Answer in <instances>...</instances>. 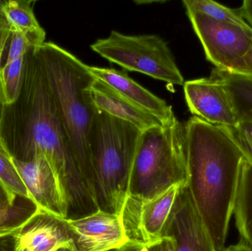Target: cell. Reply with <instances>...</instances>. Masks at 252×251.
Masks as SVG:
<instances>
[{
  "label": "cell",
  "instance_id": "7",
  "mask_svg": "<svg viewBox=\"0 0 252 251\" xmlns=\"http://www.w3.org/2000/svg\"><path fill=\"white\" fill-rule=\"evenodd\" d=\"M187 185L175 183L153 196L127 195L121 217L129 243L148 249L161 244L181 190Z\"/></svg>",
  "mask_w": 252,
  "mask_h": 251
},
{
  "label": "cell",
  "instance_id": "35",
  "mask_svg": "<svg viewBox=\"0 0 252 251\" xmlns=\"http://www.w3.org/2000/svg\"></svg>",
  "mask_w": 252,
  "mask_h": 251
},
{
  "label": "cell",
  "instance_id": "20",
  "mask_svg": "<svg viewBox=\"0 0 252 251\" xmlns=\"http://www.w3.org/2000/svg\"><path fill=\"white\" fill-rule=\"evenodd\" d=\"M187 13L193 12L206 15L220 22L235 24L243 28H251L248 24L238 14L236 10L212 0H184Z\"/></svg>",
  "mask_w": 252,
  "mask_h": 251
},
{
  "label": "cell",
  "instance_id": "31",
  "mask_svg": "<svg viewBox=\"0 0 252 251\" xmlns=\"http://www.w3.org/2000/svg\"><path fill=\"white\" fill-rule=\"evenodd\" d=\"M116 251H149V249L146 248L142 247V246H136V245L128 243L122 249Z\"/></svg>",
  "mask_w": 252,
  "mask_h": 251
},
{
  "label": "cell",
  "instance_id": "23",
  "mask_svg": "<svg viewBox=\"0 0 252 251\" xmlns=\"http://www.w3.org/2000/svg\"><path fill=\"white\" fill-rule=\"evenodd\" d=\"M10 37L11 41L5 63H11L19 57H24L29 49L32 47L28 38L20 32H12Z\"/></svg>",
  "mask_w": 252,
  "mask_h": 251
},
{
  "label": "cell",
  "instance_id": "18",
  "mask_svg": "<svg viewBox=\"0 0 252 251\" xmlns=\"http://www.w3.org/2000/svg\"><path fill=\"white\" fill-rule=\"evenodd\" d=\"M210 76L219 80L226 87L238 120L243 116L252 115V78L216 68Z\"/></svg>",
  "mask_w": 252,
  "mask_h": 251
},
{
  "label": "cell",
  "instance_id": "29",
  "mask_svg": "<svg viewBox=\"0 0 252 251\" xmlns=\"http://www.w3.org/2000/svg\"><path fill=\"white\" fill-rule=\"evenodd\" d=\"M18 195L13 194L0 178V206L11 204Z\"/></svg>",
  "mask_w": 252,
  "mask_h": 251
},
{
  "label": "cell",
  "instance_id": "13",
  "mask_svg": "<svg viewBox=\"0 0 252 251\" xmlns=\"http://www.w3.org/2000/svg\"><path fill=\"white\" fill-rule=\"evenodd\" d=\"M66 219L38 209L19 228L14 251H77Z\"/></svg>",
  "mask_w": 252,
  "mask_h": 251
},
{
  "label": "cell",
  "instance_id": "33",
  "mask_svg": "<svg viewBox=\"0 0 252 251\" xmlns=\"http://www.w3.org/2000/svg\"><path fill=\"white\" fill-rule=\"evenodd\" d=\"M149 251H161V245L155 246V247L151 248L149 249Z\"/></svg>",
  "mask_w": 252,
  "mask_h": 251
},
{
  "label": "cell",
  "instance_id": "32",
  "mask_svg": "<svg viewBox=\"0 0 252 251\" xmlns=\"http://www.w3.org/2000/svg\"><path fill=\"white\" fill-rule=\"evenodd\" d=\"M1 72V71H0ZM5 103L3 97L2 86H1V75H0V128H1V120H2L3 113H4Z\"/></svg>",
  "mask_w": 252,
  "mask_h": 251
},
{
  "label": "cell",
  "instance_id": "4",
  "mask_svg": "<svg viewBox=\"0 0 252 251\" xmlns=\"http://www.w3.org/2000/svg\"><path fill=\"white\" fill-rule=\"evenodd\" d=\"M142 131L97 109L90 134L98 209L121 215Z\"/></svg>",
  "mask_w": 252,
  "mask_h": 251
},
{
  "label": "cell",
  "instance_id": "22",
  "mask_svg": "<svg viewBox=\"0 0 252 251\" xmlns=\"http://www.w3.org/2000/svg\"><path fill=\"white\" fill-rule=\"evenodd\" d=\"M0 178L16 195L30 197L28 190L13 163V157L0 138Z\"/></svg>",
  "mask_w": 252,
  "mask_h": 251
},
{
  "label": "cell",
  "instance_id": "26",
  "mask_svg": "<svg viewBox=\"0 0 252 251\" xmlns=\"http://www.w3.org/2000/svg\"><path fill=\"white\" fill-rule=\"evenodd\" d=\"M19 228L0 229V251H14L15 238Z\"/></svg>",
  "mask_w": 252,
  "mask_h": 251
},
{
  "label": "cell",
  "instance_id": "14",
  "mask_svg": "<svg viewBox=\"0 0 252 251\" xmlns=\"http://www.w3.org/2000/svg\"><path fill=\"white\" fill-rule=\"evenodd\" d=\"M89 69L94 78L101 80L126 99L158 118L163 125L170 123L176 118L172 106L165 100L139 85L126 72L94 66H89Z\"/></svg>",
  "mask_w": 252,
  "mask_h": 251
},
{
  "label": "cell",
  "instance_id": "3",
  "mask_svg": "<svg viewBox=\"0 0 252 251\" xmlns=\"http://www.w3.org/2000/svg\"><path fill=\"white\" fill-rule=\"evenodd\" d=\"M86 190L96 209L95 178L90 134L97 108L92 97L95 78L88 65L53 42L35 48Z\"/></svg>",
  "mask_w": 252,
  "mask_h": 251
},
{
  "label": "cell",
  "instance_id": "19",
  "mask_svg": "<svg viewBox=\"0 0 252 251\" xmlns=\"http://www.w3.org/2000/svg\"><path fill=\"white\" fill-rule=\"evenodd\" d=\"M38 209L32 199L18 195L11 204L0 206V229L21 228Z\"/></svg>",
  "mask_w": 252,
  "mask_h": 251
},
{
  "label": "cell",
  "instance_id": "6",
  "mask_svg": "<svg viewBox=\"0 0 252 251\" xmlns=\"http://www.w3.org/2000/svg\"><path fill=\"white\" fill-rule=\"evenodd\" d=\"M91 49L111 63L130 72L145 74L169 85L185 84L168 44L158 35H130L112 30Z\"/></svg>",
  "mask_w": 252,
  "mask_h": 251
},
{
  "label": "cell",
  "instance_id": "11",
  "mask_svg": "<svg viewBox=\"0 0 252 251\" xmlns=\"http://www.w3.org/2000/svg\"><path fill=\"white\" fill-rule=\"evenodd\" d=\"M77 251H118L128 244L121 215L101 209L66 219Z\"/></svg>",
  "mask_w": 252,
  "mask_h": 251
},
{
  "label": "cell",
  "instance_id": "17",
  "mask_svg": "<svg viewBox=\"0 0 252 251\" xmlns=\"http://www.w3.org/2000/svg\"><path fill=\"white\" fill-rule=\"evenodd\" d=\"M233 214L240 243L252 251V165L247 160L241 167Z\"/></svg>",
  "mask_w": 252,
  "mask_h": 251
},
{
  "label": "cell",
  "instance_id": "8",
  "mask_svg": "<svg viewBox=\"0 0 252 251\" xmlns=\"http://www.w3.org/2000/svg\"><path fill=\"white\" fill-rule=\"evenodd\" d=\"M206 57L220 70L231 71L252 47V29L220 22L200 13H187Z\"/></svg>",
  "mask_w": 252,
  "mask_h": 251
},
{
  "label": "cell",
  "instance_id": "16",
  "mask_svg": "<svg viewBox=\"0 0 252 251\" xmlns=\"http://www.w3.org/2000/svg\"><path fill=\"white\" fill-rule=\"evenodd\" d=\"M28 0H10L0 2L12 32L23 34L34 48L45 43L46 32L34 14L32 4Z\"/></svg>",
  "mask_w": 252,
  "mask_h": 251
},
{
  "label": "cell",
  "instance_id": "15",
  "mask_svg": "<svg viewBox=\"0 0 252 251\" xmlns=\"http://www.w3.org/2000/svg\"><path fill=\"white\" fill-rule=\"evenodd\" d=\"M91 92L97 109L132 124L142 131L164 125L158 118L126 99L101 80L95 78Z\"/></svg>",
  "mask_w": 252,
  "mask_h": 251
},
{
  "label": "cell",
  "instance_id": "2",
  "mask_svg": "<svg viewBox=\"0 0 252 251\" xmlns=\"http://www.w3.org/2000/svg\"><path fill=\"white\" fill-rule=\"evenodd\" d=\"M185 125L189 187L215 249L222 251L247 159L225 127L194 116Z\"/></svg>",
  "mask_w": 252,
  "mask_h": 251
},
{
  "label": "cell",
  "instance_id": "1",
  "mask_svg": "<svg viewBox=\"0 0 252 251\" xmlns=\"http://www.w3.org/2000/svg\"><path fill=\"white\" fill-rule=\"evenodd\" d=\"M0 138L13 156L29 162L43 156L62 184L69 210H97L86 190L71 151L35 48L25 56L22 86L15 103L5 105Z\"/></svg>",
  "mask_w": 252,
  "mask_h": 251
},
{
  "label": "cell",
  "instance_id": "9",
  "mask_svg": "<svg viewBox=\"0 0 252 251\" xmlns=\"http://www.w3.org/2000/svg\"><path fill=\"white\" fill-rule=\"evenodd\" d=\"M160 245L161 251H216L189 184L181 190Z\"/></svg>",
  "mask_w": 252,
  "mask_h": 251
},
{
  "label": "cell",
  "instance_id": "10",
  "mask_svg": "<svg viewBox=\"0 0 252 251\" xmlns=\"http://www.w3.org/2000/svg\"><path fill=\"white\" fill-rule=\"evenodd\" d=\"M13 163L30 198L38 209L58 218H68L70 210L67 197L46 158L40 155L29 162L13 159Z\"/></svg>",
  "mask_w": 252,
  "mask_h": 251
},
{
  "label": "cell",
  "instance_id": "27",
  "mask_svg": "<svg viewBox=\"0 0 252 251\" xmlns=\"http://www.w3.org/2000/svg\"><path fill=\"white\" fill-rule=\"evenodd\" d=\"M12 31L10 25L0 9V71H1V58L7 40L11 36Z\"/></svg>",
  "mask_w": 252,
  "mask_h": 251
},
{
  "label": "cell",
  "instance_id": "24",
  "mask_svg": "<svg viewBox=\"0 0 252 251\" xmlns=\"http://www.w3.org/2000/svg\"><path fill=\"white\" fill-rule=\"evenodd\" d=\"M229 72L252 78V47Z\"/></svg>",
  "mask_w": 252,
  "mask_h": 251
},
{
  "label": "cell",
  "instance_id": "34",
  "mask_svg": "<svg viewBox=\"0 0 252 251\" xmlns=\"http://www.w3.org/2000/svg\"><path fill=\"white\" fill-rule=\"evenodd\" d=\"M68 251V250H61V251Z\"/></svg>",
  "mask_w": 252,
  "mask_h": 251
},
{
  "label": "cell",
  "instance_id": "28",
  "mask_svg": "<svg viewBox=\"0 0 252 251\" xmlns=\"http://www.w3.org/2000/svg\"><path fill=\"white\" fill-rule=\"evenodd\" d=\"M234 129L241 137L252 141V115L240 118L238 125Z\"/></svg>",
  "mask_w": 252,
  "mask_h": 251
},
{
  "label": "cell",
  "instance_id": "12",
  "mask_svg": "<svg viewBox=\"0 0 252 251\" xmlns=\"http://www.w3.org/2000/svg\"><path fill=\"white\" fill-rule=\"evenodd\" d=\"M184 92L194 116L218 126L235 128L238 116L226 87L219 80L208 78L185 82Z\"/></svg>",
  "mask_w": 252,
  "mask_h": 251
},
{
  "label": "cell",
  "instance_id": "5",
  "mask_svg": "<svg viewBox=\"0 0 252 251\" xmlns=\"http://www.w3.org/2000/svg\"><path fill=\"white\" fill-rule=\"evenodd\" d=\"M186 130L170 123L142 131L132 167L129 193L153 196L175 183L189 184Z\"/></svg>",
  "mask_w": 252,
  "mask_h": 251
},
{
  "label": "cell",
  "instance_id": "30",
  "mask_svg": "<svg viewBox=\"0 0 252 251\" xmlns=\"http://www.w3.org/2000/svg\"><path fill=\"white\" fill-rule=\"evenodd\" d=\"M222 251H252L248 246H245L243 243H239L238 244L225 248Z\"/></svg>",
  "mask_w": 252,
  "mask_h": 251
},
{
  "label": "cell",
  "instance_id": "25",
  "mask_svg": "<svg viewBox=\"0 0 252 251\" xmlns=\"http://www.w3.org/2000/svg\"><path fill=\"white\" fill-rule=\"evenodd\" d=\"M225 128L227 129L230 135L232 136V138L235 140V142L238 144L241 150H242L243 153H244V156H245L247 162L252 165V141L241 137V136L234 129V128H226V127H225Z\"/></svg>",
  "mask_w": 252,
  "mask_h": 251
},
{
  "label": "cell",
  "instance_id": "21",
  "mask_svg": "<svg viewBox=\"0 0 252 251\" xmlns=\"http://www.w3.org/2000/svg\"><path fill=\"white\" fill-rule=\"evenodd\" d=\"M25 56L13 60L11 63H5L1 67L0 75L5 105L15 103L19 97L22 86Z\"/></svg>",
  "mask_w": 252,
  "mask_h": 251
}]
</instances>
